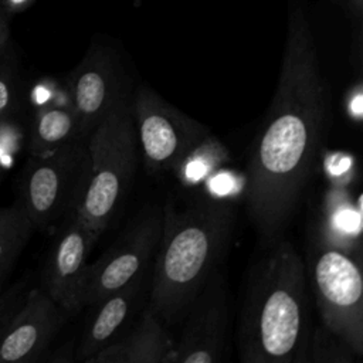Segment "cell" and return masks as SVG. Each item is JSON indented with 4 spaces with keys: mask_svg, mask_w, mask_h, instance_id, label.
Segmentation results:
<instances>
[{
    "mask_svg": "<svg viewBox=\"0 0 363 363\" xmlns=\"http://www.w3.org/2000/svg\"><path fill=\"white\" fill-rule=\"evenodd\" d=\"M34 230L20 200L0 207V292Z\"/></svg>",
    "mask_w": 363,
    "mask_h": 363,
    "instance_id": "obj_16",
    "label": "cell"
},
{
    "mask_svg": "<svg viewBox=\"0 0 363 363\" xmlns=\"http://www.w3.org/2000/svg\"><path fill=\"white\" fill-rule=\"evenodd\" d=\"M68 315L41 288H30L0 336V363L40 360Z\"/></svg>",
    "mask_w": 363,
    "mask_h": 363,
    "instance_id": "obj_12",
    "label": "cell"
},
{
    "mask_svg": "<svg viewBox=\"0 0 363 363\" xmlns=\"http://www.w3.org/2000/svg\"><path fill=\"white\" fill-rule=\"evenodd\" d=\"M67 94L85 138L122 101L129 99L118 55L104 47H91L67 79Z\"/></svg>",
    "mask_w": 363,
    "mask_h": 363,
    "instance_id": "obj_10",
    "label": "cell"
},
{
    "mask_svg": "<svg viewBox=\"0 0 363 363\" xmlns=\"http://www.w3.org/2000/svg\"><path fill=\"white\" fill-rule=\"evenodd\" d=\"M143 277L145 274L89 306L92 313L75 349L74 360L89 363L99 350L118 339L119 332L130 319L140 298Z\"/></svg>",
    "mask_w": 363,
    "mask_h": 363,
    "instance_id": "obj_13",
    "label": "cell"
},
{
    "mask_svg": "<svg viewBox=\"0 0 363 363\" xmlns=\"http://www.w3.org/2000/svg\"><path fill=\"white\" fill-rule=\"evenodd\" d=\"M347 1H349V4H350L353 9H356L357 11H360L362 4H363V0H347Z\"/></svg>",
    "mask_w": 363,
    "mask_h": 363,
    "instance_id": "obj_24",
    "label": "cell"
},
{
    "mask_svg": "<svg viewBox=\"0 0 363 363\" xmlns=\"http://www.w3.org/2000/svg\"><path fill=\"white\" fill-rule=\"evenodd\" d=\"M320 323L335 332L362 357L363 278L360 254L354 255L336 240L316 230L308 244L305 262Z\"/></svg>",
    "mask_w": 363,
    "mask_h": 363,
    "instance_id": "obj_5",
    "label": "cell"
},
{
    "mask_svg": "<svg viewBox=\"0 0 363 363\" xmlns=\"http://www.w3.org/2000/svg\"><path fill=\"white\" fill-rule=\"evenodd\" d=\"M129 99L118 104L88 135V169L74 213L98 241L126 200L139 162Z\"/></svg>",
    "mask_w": 363,
    "mask_h": 363,
    "instance_id": "obj_4",
    "label": "cell"
},
{
    "mask_svg": "<svg viewBox=\"0 0 363 363\" xmlns=\"http://www.w3.org/2000/svg\"><path fill=\"white\" fill-rule=\"evenodd\" d=\"M95 242L74 211L62 218V225L45 261L41 288L68 316L82 309L81 291L88 265L86 258Z\"/></svg>",
    "mask_w": 363,
    "mask_h": 363,
    "instance_id": "obj_11",
    "label": "cell"
},
{
    "mask_svg": "<svg viewBox=\"0 0 363 363\" xmlns=\"http://www.w3.org/2000/svg\"><path fill=\"white\" fill-rule=\"evenodd\" d=\"M162 231V208L145 207L115 242L85 268L81 305L91 306L108 294L143 275Z\"/></svg>",
    "mask_w": 363,
    "mask_h": 363,
    "instance_id": "obj_8",
    "label": "cell"
},
{
    "mask_svg": "<svg viewBox=\"0 0 363 363\" xmlns=\"http://www.w3.org/2000/svg\"><path fill=\"white\" fill-rule=\"evenodd\" d=\"M28 102L34 106V111L51 106V105H69L65 86H58L52 79H40L30 91Z\"/></svg>",
    "mask_w": 363,
    "mask_h": 363,
    "instance_id": "obj_20",
    "label": "cell"
},
{
    "mask_svg": "<svg viewBox=\"0 0 363 363\" xmlns=\"http://www.w3.org/2000/svg\"><path fill=\"white\" fill-rule=\"evenodd\" d=\"M174 345L167 325L146 306L136 326L99 350L89 363H170Z\"/></svg>",
    "mask_w": 363,
    "mask_h": 363,
    "instance_id": "obj_14",
    "label": "cell"
},
{
    "mask_svg": "<svg viewBox=\"0 0 363 363\" xmlns=\"http://www.w3.org/2000/svg\"><path fill=\"white\" fill-rule=\"evenodd\" d=\"M234 227L235 207L227 199L179 200L167 194L147 302L167 326L182 320L189 303L221 265Z\"/></svg>",
    "mask_w": 363,
    "mask_h": 363,
    "instance_id": "obj_2",
    "label": "cell"
},
{
    "mask_svg": "<svg viewBox=\"0 0 363 363\" xmlns=\"http://www.w3.org/2000/svg\"><path fill=\"white\" fill-rule=\"evenodd\" d=\"M86 139L71 105H51L34 111L28 130L31 156L52 152L64 145Z\"/></svg>",
    "mask_w": 363,
    "mask_h": 363,
    "instance_id": "obj_15",
    "label": "cell"
},
{
    "mask_svg": "<svg viewBox=\"0 0 363 363\" xmlns=\"http://www.w3.org/2000/svg\"><path fill=\"white\" fill-rule=\"evenodd\" d=\"M251 269L237 329L242 363L303 362L306 269L295 247L281 237L268 242Z\"/></svg>",
    "mask_w": 363,
    "mask_h": 363,
    "instance_id": "obj_3",
    "label": "cell"
},
{
    "mask_svg": "<svg viewBox=\"0 0 363 363\" xmlns=\"http://www.w3.org/2000/svg\"><path fill=\"white\" fill-rule=\"evenodd\" d=\"M33 1L34 0H0V6L7 16H11L27 10L33 4Z\"/></svg>",
    "mask_w": 363,
    "mask_h": 363,
    "instance_id": "obj_22",
    "label": "cell"
},
{
    "mask_svg": "<svg viewBox=\"0 0 363 363\" xmlns=\"http://www.w3.org/2000/svg\"><path fill=\"white\" fill-rule=\"evenodd\" d=\"M139 153L152 174L179 173L210 136L206 125L179 111L150 85L140 84L129 101Z\"/></svg>",
    "mask_w": 363,
    "mask_h": 363,
    "instance_id": "obj_6",
    "label": "cell"
},
{
    "mask_svg": "<svg viewBox=\"0 0 363 363\" xmlns=\"http://www.w3.org/2000/svg\"><path fill=\"white\" fill-rule=\"evenodd\" d=\"M170 363H214L224 360L231 322V294L220 265L189 303Z\"/></svg>",
    "mask_w": 363,
    "mask_h": 363,
    "instance_id": "obj_9",
    "label": "cell"
},
{
    "mask_svg": "<svg viewBox=\"0 0 363 363\" xmlns=\"http://www.w3.org/2000/svg\"><path fill=\"white\" fill-rule=\"evenodd\" d=\"M9 16L0 6V55L6 51V45L9 41Z\"/></svg>",
    "mask_w": 363,
    "mask_h": 363,
    "instance_id": "obj_23",
    "label": "cell"
},
{
    "mask_svg": "<svg viewBox=\"0 0 363 363\" xmlns=\"http://www.w3.org/2000/svg\"><path fill=\"white\" fill-rule=\"evenodd\" d=\"M26 138V128L17 113L0 116V177L14 167Z\"/></svg>",
    "mask_w": 363,
    "mask_h": 363,
    "instance_id": "obj_18",
    "label": "cell"
},
{
    "mask_svg": "<svg viewBox=\"0 0 363 363\" xmlns=\"http://www.w3.org/2000/svg\"><path fill=\"white\" fill-rule=\"evenodd\" d=\"M357 359H360V356L346 340L320 323L306 342L303 362L353 363Z\"/></svg>",
    "mask_w": 363,
    "mask_h": 363,
    "instance_id": "obj_17",
    "label": "cell"
},
{
    "mask_svg": "<svg viewBox=\"0 0 363 363\" xmlns=\"http://www.w3.org/2000/svg\"><path fill=\"white\" fill-rule=\"evenodd\" d=\"M86 169V139L30 157L18 200L34 228H47L74 210Z\"/></svg>",
    "mask_w": 363,
    "mask_h": 363,
    "instance_id": "obj_7",
    "label": "cell"
},
{
    "mask_svg": "<svg viewBox=\"0 0 363 363\" xmlns=\"http://www.w3.org/2000/svg\"><path fill=\"white\" fill-rule=\"evenodd\" d=\"M20 105L18 79L13 65H10L4 52L0 55V116L17 113Z\"/></svg>",
    "mask_w": 363,
    "mask_h": 363,
    "instance_id": "obj_19",
    "label": "cell"
},
{
    "mask_svg": "<svg viewBox=\"0 0 363 363\" xmlns=\"http://www.w3.org/2000/svg\"><path fill=\"white\" fill-rule=\"evenodd\" d=\"M28 291L27 278H21L0 292V336L4 332L9 320L21 305Z\"/></svg>",
    "mask_w": 363,
    "mask_h": 363,
    "instance_id": "obj_21",
    "label": "cell"
},
{
    "mask_svg": "<svg viewBox=\"0 0 363 363\" xmlns=\"http://www.w3.org/2000/svg\"><path fill=\"white\" fill-rule=\"evenodd\" d=\"M332 123V98L311 24L291 0L281 71L245 169L250 218L268 244L281 237L313 177Z\"/></svg>",
    "mask_w": 363,
    "mask_h": 363,
    "instance_id": "obj_1",
    "label": "cell"
}]
</instances>
